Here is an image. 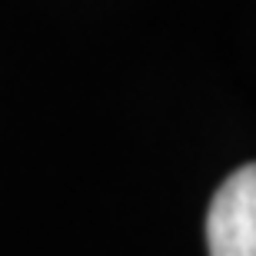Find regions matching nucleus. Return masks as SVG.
Listing matches in <instances>:
<instances>
[{
  "mask_svg": "<svg viewBox=\"0 0 256 256\" xmlns=\"http://www.w3.org/2000/svg\"><path fill=\"white\" fill-rule=\"evenodd\" d=\"M210 256H256V163L220 183L206 213Z\"/></svg>",
  "mask_w": 256,
  "mask_h": 256,
  "instance_id": "1",
  "label": "nucleus"
}]
</instances>
